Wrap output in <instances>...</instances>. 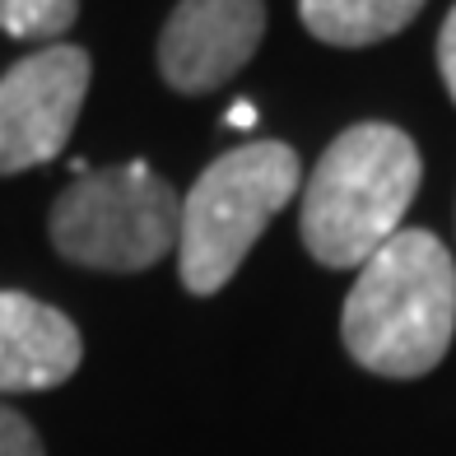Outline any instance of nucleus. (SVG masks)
Returning a JSON list of instances; mask_svg holds the SVG:
<instances>
[{"label": "nucleus", "instance_id": "nucleus-8", "mask_svg": "<svg viewBox=\"0 0 456 456\" xmlns=\"http://www.w3.org/2000/svg\"><path fill=\"white\" fill-rule=\"evenodd\" d=\"M424 0H298L303 28L330 47H372L414 24Z\"/></svg>", "mask_w": 456, "mask_h": 456}, {"label": "nucleus", "instance_id": "nucleus-1", "mask_svg": "<svg viewBox=\"0 0 456 456\" xmlns=\"http://www.w3.org/2000/svg\"><path fill=\"white\" fill-rule=\"evenodd\" d=\"M345 349L378 378H424L456 336V261L428 228H401L378 247L345 298Z\"/></svg>", "mask_w": 456, "mask_h": 456}, {"label": "nucleus", "instance_id": "nucleus-12", "mask_svg": "<svg viewBox=\"0 0 456 456\" xmlns=\"http://www.w3.org/2000/svg\"><path fill=\"white\" fill-rule=\"evenodd\" d=\"M228 126L252 131L256 126V108H252V102H233V108H228Z\"/></svg>", "mask_w": 456, "mask_h": 456}, {"label": "nucleus", "instance_id": "nucleus-10", "mask_svg": "<svg viewBox=\"0 0 456 456\" xmlns=\"http://www.w3.org/2000/svg\"><path fill=\"white\" fill-rule=\"evenodd\" d=\"M0 456H47L33 424L24 414H14L10 405H0Z\"/></svg>", "mask_w": 456, "mask_h": 456}, {"label": "nucleus", "instance_id": "nucleus-5", "mask_svg": "<svg viewBox=\"0 0 456 456\" xmlns=\"http://www.w3.org/2000/svg\"><path fill=\"white\" fill-rule=\"evenodd\" d=\"M85 47H43L0 75V177L66 150L89 94Z\"/></svg>", "mask_w": 456, "mask_h": 456}, {"label": "nucleus", "instance_id": "nucleus-4", "mask_svg": "<svg viewBox=\"0 0 456 456\" xmlns=\"http://www.w3.org/2000/svg\"><path fill=\"white\" fill-rule=\"evenodd\" d=\"M52 247L89 271H150L177 247L182 196L144 163L94 168L52 205Z\"/></svg>", "mask_w": 456, "mask_h": 456}, {"label": "nucleus", "instance_id": "nucleus-7", "mask_svg": "<svg viewBox=\"0 0 456 456\" xmlns=\"http://www.w3.org/2000/svg\"><path fill=\"white\" fill-rule=\"evenodd\" d=\"M85 340L66 313L0 289V391H47L79 368Z\"/></svg>", "mask_w": 456, "mask_h": 456}, {"label": "nucleus", "instance_id": "nucleus-2", "mask_svg": "<svg viewBox=\"0 0 456 456\" xmlns=\"http://www.w3.org/2000/svg\"><path fill=\"white\" fill-rule=\"evenodd\" d=\"M419 177V150L401 126L387 121L349 126L330 140L303 186V247L330 271H359L378 247L401 233Z\"/></svg>", "mask_w": 456, "mask_h": 456}, {"label": "nucleus", "instance_id": "nucleus-6", "mask_svg": "<svg viewBox=\"0 0 456 456\" xmlns=\"http://www.w3.org/2000/svg\"><path fill=\"white\" fill-rule=\"evenodd\" d=\"M265 33V0H177L159 33V70L177 94H210L233 79Z\"/></svg>", "mask_w": 456, "mask_h": 456}, {"label": "nucleus", "instance_id": "nucleus-9", "mask_svg": "<svg viewBox=\"0 0 456 456\" xmlns=\"http://www.w3.org/2000/svg\"><path fill=\"white\" fill-rule=\"evenodd\" d=\"M79 14V0H0V28L19 43H52Z\"/></svg>", "mask_w": 456, "mask_h": 456}, {"label": "nucleus", "instance_id": "nucleus-11", "mask_svg": "<svg viewBox=\"0 0 456 456\" xmlns=\"http://www.w3.org/2000/svg\"><path fill=\"white\" fill-rule=\"evenodd\" d=\"M438 70H443V85H447V94L456 102V5L443 19V33H438Z\"/></svg>", "mask_w": 456, "mask_h": 456}, {"label": "nucleus", "instance_id": "nucleus-3", "mask_svg": "<svg viewBox=\"0 0 456 456\" xmlns=\"http://www.w3.org/2000/svg\"><path fill=\"white\" fill-rule=\"evenodd\" d=\"M298 186L303 163L280 140H252L219 154L182 196L177 271L186 294H219Z\"/></svg>", "mask_w": 456, "mask_h": 456}]
</instances>
